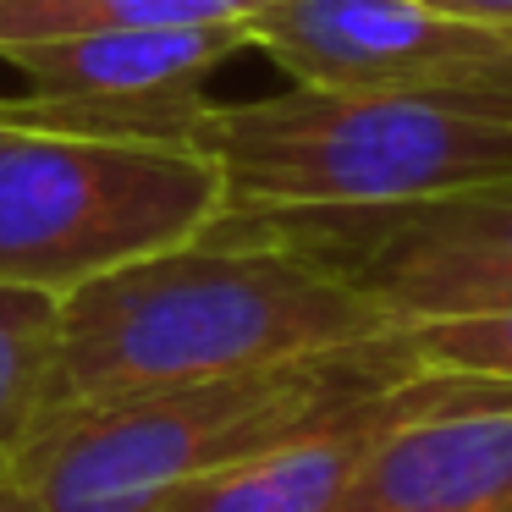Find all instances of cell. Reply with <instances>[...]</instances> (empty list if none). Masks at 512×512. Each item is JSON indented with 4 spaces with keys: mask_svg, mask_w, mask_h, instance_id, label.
Returning <instances> with one entry per match:
<instances>
[{
    "mask_svg": "<svg viewBox=\"0 0 512 512\" xmlns=\"http://www.w3.org/2000/svg\"><path fill=\"white\" fill-rule=\"evenodd\" d=\"M435 6L446 17H463V23H485V28H512V0H419Z\"/></svg>",
    "mask_w": 512,
    "mask_h": 512,
    "instance_id": "13",
    "label": "cell"
},
{
    "mask_svg": "<svg viewBox=\"0 0 512 512\" xmlns=\"http://www.w3.org/2000/svg\"><path fill=\"white\" fill-rule=\"evenodd\" d=\"M210 232L265 237L347 276L391 325L512 309V182L391 210L221 215Z\"/></svg>",
    "mask_w": 512,
    "mask_h": 512,
    "instance_id": "5",
    "label": "cell"
},
{
    "mask_svg": "<svg viewBox=\"0 0 512 512\" xmlns=\"http://www.w3.org/2000/svg\"><path fill=\"white\" fill-rule=\"evenodd\" d=\"M248 39L314 89L512 94V28L463 23L419 0H281L248 23Z\"/></svg>",
    "mask_w": 512,
    "mask_h": 512,
    "instance_id": "6",
    "label": "cell"
},
{
    "mask_svg": "<svg viewBox=\"0 0 512 512\" xmlns=\"http://www.w3.org/2000/svg\"><path fill=\"white\" fill-rule=\"evenodd\" d=\"M0 512H45V507L17 474H0Z\"/></svg>",
    "mask_w": 512,
    "mask_h": 512,
    "instance_id": "14",
    "label": "cell"
},
{
    "mask_svg": "<svg viewBox=\"0 0 512 512\" xmlns=\"http://www.w3.org/2000/svg\"><path fill=\"white\" fill-rule=\"evenodd\" d=\"M199 144L221 160V215L391 210L512 182V94L292 83L204 105Z\"/></svg>",
    "mask_w": 512,
    "mask_h": 512,
    "instance_id": "3",
    "label": "cell"
},
{
    "mask_svg": "<svg viewBox=\"0 0 512 512\" xmlns=\"http://www.w3.org/2000/svg\"><path fill=\"white\" fill-rule=\"evenodd\" d=\"M391 320L331 265L265 237L204 232L61 298L45 419L105 397L375 342Z\"/></svg>",
    "mask_w": 512,
    "mask_h": 512,
    "instance_id": "1",
    "label": "cell"
},
{
    "mask_svg": "<svg viewBox=\"0 0 512 512\" xmlns=\"http://www.w3.org/2000/svg\"><path fill=\"white\" fill-rule=\"evenodd\" d=\"M0 127H17V116H12V100H0Z\"/></svg>",
    "mask_w": 512,
    "mask_h": 512,
    "instance_id": "15",
    "label": "cell"
},
{
    "mask_svg": "<svg viewBox=\"0 0 512 512\" xmlns=\"http://www.w3.org/2000/svg\"><path fill=\"white\" fill-rule=\"evenodd\" d=\"M413 369L391 325L314 358L83 402L39 424L12 474L45 512H155L177 485L347 419Z\"/></svg>",
    "mask_w": 512,
    "mask_h": 512,
    "instance_id": "2",
    "label": "cell"
},
{
    "mask_svg": "<svg viewBox=\"0 0 512 512\" xmlns=\"http://www.w3.org/2000/svg\"><path fill=\"white\" fill-rule=\"evenodd\" d=\"M336 512H512V386L391 424Z\"/></svg>",
    "mask_w": 512,
    "mask_h": 512,
    "instance_id": "8",
    "label": "cell"
},
{
    "mask_svg": "<svg viewBox=\"0 0 512 512\" xmlns=\"http://www.w3.org/2000/svg\"><path fill=\"white\" fill-rule=\"evenodd\" d=\"M254 50L248 23L232 28H160V34H72L0 45L28 100L50 105H127V111H193L204 83Z\"/></svg>",
    "mask_w": 512,
    "mask_h": 512,
    "instance_id": "9",
    "label": "cell"
},
{
    "mask_svg": "<svg viewBox=\"0 0 512 512\" xmlns=\"http://www.w3.org/2000/svg\"><path fill=\"white\" fill-rule=\"evenodd\" d=\"M61 298L0 281V474H12L45 424Z\"/></svg>",
    "mask_w": 512,
    "mask_h": 512,
    "instance_id": "11",
    "label": "cell"
},
{
    "mask_svg": "<svg viewBox=\"0 0 512 512\" xmlns=\"http://www.w3.org/2000/svg\"><path fill=\"white\" fill-rule=\"evenodd\" d=\"M281 0H0V45L72 34H160V28L254 23Z\"/></svg>",
    "mask_w": 512,
    "mask_h": 512,
    "instance_id": "10",
    "label": "cell"
},
{
    "mask_svg": "<svg viewBox=\"0 0 512 512\" xmlns=\"http://www.w3.org/2000/svg\"><path fill=\"white\" fill-rule=\"evenodd\" d=\"M507 380H474V375H446V369H413L375 402L336 424H320L309 435L254 452L243 463L210 468V474L177 485L155 512H336L347 485L358 479L364 457L391 424L413 419L430 408H452V402H474L485 391H501Z\"/></svg>",
    "mask_w": 512,
    "mask_h": 512,
    "instance_id": "7",
    "label": "cell"
},
{
    "mask_svg": "<svg viewBox=\"0 0 512 512\" xmlns=\"http://www.w3.org/2000/svg\"><path fill=\"white\" fill-rule=\"evenodd\" d=\"M402 347L419 369L474 380H507L512 386V309H474V314H441V320L397 325Z\"/></svg>",
    "mask_w": 512,
    "mask_h": 512,
    "instance_id": "12",
    "label": "cell"
},
{
    "mask_svg": "<svg viewBox=\"0 0 512 512\" xmlns=\"http://www.w3.org/2000/svg\"><path fill=\"white\" fill-rule=\"evenodd\" d=\"M226 210L204 144L0 127V281L67 298L83 281L182 248Z\"/></svg>",
    "mask_w": 512,
    "mask_h": 512,
    "instance_id": "4",
    "label": "cell"
}]
</instances>
